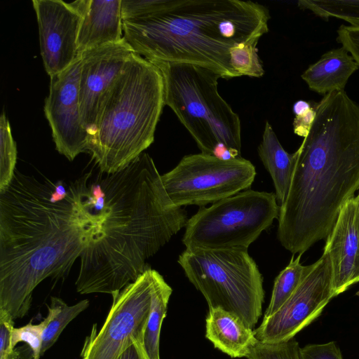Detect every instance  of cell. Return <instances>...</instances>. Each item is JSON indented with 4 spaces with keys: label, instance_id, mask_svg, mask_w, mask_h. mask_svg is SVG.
Listing matches in <instances>:
<instances>
[{
    "label": "cell",
    "instance_id": "obj_1",
    "mask_svg": "<svg viewBox=\"0 0 359 359\" xmlns=\"http://www.w3.org/2000/svg\"><path fill=\"white\" fill-rule=\"evenodd\" d=\"M90 172L68 185L52 203L55 183L15 170L0 191V310L25 316L32 292L44 279L66 275L97 231L88 198Z\"/></svg>",
    "mask_w": 359,
    "mask_h": 359
},
{
    "label": "cell",
    "instance_id": "obj_2",
    "mask_svg": "<svg viewBox=\"0 0 359 359\" xmlns=\"http://www.w3.org/2000/svg\"><path fill=\"white\" fill-rule=\"evenodd\" d=\"M104 175L97 177L106 194L104 219L80 256L76 287L81 294H118L149 269L146 261L188 220L148 154Z\"/></svg>",
    "mask_w": 359,
    "mask_h": 359
},
{
    "label": "cell",
    "instance_id": "obj_3",
    "mask_svg": "<svg viewBox=\"0 0 359 359\" xmlns=\"http://www.w3.org/2000/svg\"><path fill=\"white\" fill-rule=\"evenodd\" d=\"M316 116L294 152L287 196L280 206L277 236L302 255L331 233L344 204L359 190V104L344 90L316 102Z\"/></svg>",
    "mask_w": 359,
    "mask_h": 359
},
{
    "label": "cell",
    "instance_id": "obj_4",
    "mask_svg": "<svg viewBox=\"0 0 359 359\" xmlns=\"http://www.w3.org/2000/svg\"><path fill=\"white\" fill-rule=\"evenodd\" d=\"M123 37L150 62L196 65L229 79L238 76L230 50L257 44L269 31V10L252 1L128 0Z\"/></svg>",
    "mask_w": 359,
    "mask_h": 359
},
{
    "label": "cell",
    "instance_id": "obj_5",
    "mask_svg": "<svg viewBox=\"0 0 359 359\" xmlns=\"http://www.w3.org/2000/svg\"><path fill=\"white\" fill-rule=\"evenodd\" d=\"M165 105L160 69L133 53L105 95L87 150L100 172H116L137 158L154 140Z\"/></svg>",
    "mask_w": 359,
    "mask_h": 359
},
{
    "label": "cell",
    "instance_id": "obj_6",
    "mask_svg": "<svg viewBox=\"0 0 359 359\" xmlns=\"http://www.w3.org/2000/svg\"><path fill=\"white\" fill-rule=\"evenodd\" d=\"M151 62L163 76L165 105L174 111L201 153L214 155L219 146H225L233 157L241 156V121L218 92L221 76L196 65Z\"/></svg>",
    "mask_w": 359,
    "mask_h": 359
},
{
    "label": "cell",
    "instance_id": "obj_7",
    "mask_svg": "<svg viewBox=\"0 0 359 359\" xmlns=\"http://www.w3.org/2000/svg\"><path fill=\"white\" fill-rule=\"evenodd\" d=\"M177 262L209 309H222L250 328L255 326L264 291L262 276L248 250L186 248Z\"/></svg>",
    "mask_w": 359,
    "mask_h": 359
},
{
    "label": "cell",
    "instance_id": "obj_8",
    "mask_svg": "<svg viewBox=\"0 0 359 359\" xmlns=\"http://www.w3.org/2000/svg\"><path fill=\"white\" fill-rule=\"evenodd\" d=\"M275 194L247 189L202 206L187 222L186 248L245 250L278 218Z\"/></svg>",
    "mask_w": 359,
    "mask_h": 359
},
{
    "label": "cell",
    "instance_id": "obj_9",
    "mask_svg": "<svg viewBox=\"0 0 359 359\" xmlns=\"http://www.w3.org/2000/svg\"><path fill=\"white\" fill-rule=\"evenodd\" d=\"M255 176V166L241 156L221 158L201 153L184 156L161 180L176 206L202 207L250 188Z\"/></svg>",
    "mask_w": 359,
    "mask_h": 359
},
{
    "label": "cell",
    "instance_id": "obj_10",
    "mask_svg": "<svg viewBox=\"0 0 359 359\" xmlns=\"http://www.w3.org/2000/svg\"><path fill=\"white\" fill-rule=\"evenodd\" d=\"M151 269L118 294L101 329L93 325L84 341L81 359H118L134 339H144L151 300Z\"/></svg>",
    "mask_w": 359,
    "mask_h": 359
},
{
    "label": "cell",
    "instance_id": "obj_11",
    "mask_svg": "<svg viewBox=\"0 0 359 359\" xmlns=\"http://www.w3.org/2000/svg\"><path fill=\"white\" fill-rule=\"evenodd\" d=\"M332 268L330 256L323 252L311 271L273 315L264 318L254 330L260 342L278 344L295 334L319 316L330 300L334 297Z\"/></svg>",
    "mask_w": 359,
    "mask_h": 359
},
{
    "label": "cell",
    "instance_id": "obj_12",
    "mask_svg": "<svg viewBox=\"0 0 359 359\" xmlns=\"http://www.w3.org/2000/svg\"><path fill=\"white\" fill-rule=\"evenodd\" d=\"M81 57L63 72L50 76L44 112L56 149L69 161L87 150L88 134L79 109V81Z\"/></svg>",
    "mask_w": 359,
    "mask_h": 359
},
{
    "label": "cell",
    "instance_id": "obj_13",
    "mask_svg": "<svg viewBox=\"0 0 359 359\" xmlns=\"http://www.w3.org/2000/svg\"><path fill=\"white\" fill-rule=\"evenodd\" d=\"M133 53L123 37L118 42L92 48L79 55L81 57L79 109L82 125L88 138L95 132L105 95Z\"/></svg>",
    "mask_w": 359,
    "mask_h": 359
},
{
    "label": "cell",
    "instance_id": "obj_14",
    "mask_svg": "<svg viewBox=\"0 0 359 359\" xmlns=\"http://www.w3.org/2000/svg\"><path fill=\"white\" fill-rule=\"evenodd\" d=\"M32 4L39 27L41 55L50 77L65 70L76 59L82 15L73 2L33 0Z\"/></svg>",
    "mask_w": 359,
    "mask_h": 359
},
{
    "label": "cell",
    "instance_id": "obj_15",
    "mask_svg": "<svg viewBox=\"0 0 359 359\" xmlns=\"http://www.w3.org/2000/svg\"><path fill=\"white\" fill-rule=\"evenodd\" d=\"M358 250L359 211L354 196L341 208L324 248L332 264L335 297L353 285Z\"/></svg>",
    "mask_w": 359,
    "mask_h": 359
},
{
    "label": "cell",
    "instance_id": "obj_16",
    "mask_svg": "<svg viewBox=\"0 0 359 359\" xmlns=\"http://www.w3.org/2000/svg\"><path fill=\"white\" fill-rule=\"evenodd\" d=\"M73 4L82 15L78 55L123 39L121 0H78Z\"/></svg>",
    "mask_w": 359,
    "mask_h": 359
},
{
    "label": "cell",
    "instance_id": "obj_17",
    "mask_svg": "<svg viewBox=\"0 0 359 359\" xmlns=\"http://www.w3.org/2000/svg\"><path fill=\"white\" fill-rule=\"evenodd\" d=\"M205 323L206 337L215 348L232 358L246 357L257 341L252 329L222 309H209Z\"/></svg>",
    "mask_w": 359,
    "mask_h": 359
},
{
    "label": "cell",
    "instance_id": "obj_18",
    "mask_svg": "<svg viewBox=\"0 0 359 359\" xmlns=\"http://www.w3.org/2000/svg\"><path fill=\"white\" fill-rule=\"evenodd\" d=\"M358 69V64L341 46L325 53L301 77L310 90L325 95L344 90L348 79Z\"/></svg>",
    "mask_w": 359,
    "mask_h": 359
},
{
    "label": "cell",
    "instance_id": "obj_19",
    "mask_svg": "<svg viewBox=\"0 0 359 359\" xmlns=\"http://www.w3.org/2000/svg\"><path fill=\"white\" fill-rule=\"evenodd\" d=\"M258 154L273 180L276 200L280 206L289 192L296 161L295 154H289L284 149L268 121L265 123Z\"/></svg>",
    "mask_w": 359,
    "mask_h": 359
},
{
    "label": "cell",
    "instance_id": "obj_20",
    "mask_svg": "<svg viewBox=\"0 0 359 359\" xmlns=\"http://www.w3.org/2000/svg\"><path fill=\"white\" fill-rule=\"evenodd\" d=\"M151 300L144 344L150 359H160L161 329L172 290L157 271L151 269Z\"/></svg>",
    "mask_w": 359,
    "mask_h": 359
},
{
    "label": "cell",
    "instance_id": "obj_21",
    "mask_svg": "<svg viewBox=\"0 0 359 359\" xmlns=\"http://www.w3.org/2000/svg\"><path fill=\"white\" fill-rule=\"evenodd\" d=\"M89 305L88 299L69 306L62 299L51 297L50 304L48 306V315L44 318L46 325L42 333L41 355L52 347L67 325Z\"/></svg>",
    "mask_w": 359,
    "mask_h": 359
},
{
    "label": "cell",
    "instance_id": "obj_22",
    "mask_svg": "<svg viewBox=\"0 0 359 359\" xmlns=\"http://www.w3.org/2000/svg\"><path fill=\"white\" fill-rule=\"evenodd\" d=\"M301 257L299 255L294 259L292 256L289 264L276 278L271 300L264 318L276 313L313 269L314 264L309 266L300 264Z\"/></svg>",
    "mask_w": 359,
    "mask_h": 359
},
{
    "label": "cell",
    "instance_id": "obj_23",
    "mask_svg": "<svg viewBox=\"0 0 359 359\" xmlns=\"http://www.w3.org/2000/svg\"><path fill=\"white\" fill-rule=\"evenodd\" d=\"M297 5L325 20L336 18L359 26V0H300Z\"/></svg>",
    "mask_w": 359,
    "mask_h": 359
},
{
    "label": "cell",
    "instance_id": "obj_24",
    "mask_svg": "<svg viewBox=\"0 0 359 359\" xmlns=\"http://www.w3.org/2000/svg\"><path fill=\"white\" fill-rule=\"evenodd\" d=\"M17 161L16 144L4 113L0 117V191L11 183Z\"/></svg>",
    "mask_w": 359,
    "mask_h": 359
},
{
    "label": "cell",
    "instance_id": "obj_25",
    "mask_svg": "<svg viewBox=\"0 0 359 359\" xmlns=\"http://www.w3.org/2000/svg\"><path fill=\"white\" fill-rule=\"evenodd\" d=\"M231 65L238 76L260 77L264 74L257 44L243 43L230 50Z\"/></svg>",
    "mask_w": 359,
    "mask_h": 359
},
{
    "label": "cell",
    "instance_id": "obj_26",
    "mask_svg": "<svg viewBox=\"0 0 359 359\" xmlns=\"http://www.w3.org/2000/svg\"><path fill=\"white\" fill-rule=\"evenodd\" d=\"M299 346L294 338L278 344L262 343L258 340L250 348L248 359H299Z\"/></svg>",
    "mask_w": 359,
    "mask_h": 359
},
{
    "label": "cell",
    "instance_id": "obj_27",
    "mask_svg": "<svg viewBox=\"0 0 359 359\" xmlns=\"http://www.w3.org/2000/svg\"><path fill=\"white\" fill-rule=\"evenodd\" d=\"M46 325L43 319L39 324H32L31 320L20 327H14L12 334V345L13 348L19 342H25L32 349L33 359H39L42 346V333Z\"/></svg>",
    "mask_w": 359,
    "mask_h": 359
},
{
    "label": "cell",
    "instance_id": "obj_28",
    "mask_svg": "<svg viewBox=\"0 0 359 359\" xmlns=\"http://www.w3.org/2000/svg\"><path fill=\"white\" fill-rule=\"evenodd\" d=\"M299 359H343L334 341L308 344L299 348Z\"/></svg>",
    "mask_w": 359,
    "mask_h": 359
},
{
    "label": "cell",
    "instance_id": "obj_29",
    "mask_svg": "<svg viewBox=\"0 0 359 359\" xmlns=\"http://www.w3.org/2000/svg\"><path fill=\"white\" fill-rule=\"evenodd\" d=\"M337 33V41L342 45L359 65V26L341 25Z\"/></svg>",
    "mask_w": 359,
    "mask_h": 359
},
{
    "label": "cell",
    "instance_id": "obj_30",
    "mask_svg": "<svg viewBox=\"0 0 359 359\" xmlns=\"http://www.w3.org/2000/svg\"><path fill=\"white\" fill-rule=\"evenodd\" d=\"M13 318L5 311L0 310V359H8L13 350L12 334Z\"/></svg>",
    "mask_w": 359,
    "mask_h": 359
},
{
    "label": "cell",
    "instance_id": "obj_31",
    "mask_svg": "<svg viewBox=\"0 0 359 359\" xmlns=\"http://www.w3.org/2000/svg\"><path fill=\"white\" fill-rule=\"evenodd\" d=\"M316 116V102H312V107L305 113L295 116L293 121L294 133L300 137H306Z\"/></svg>",
    "mask_w": 359,
    "mask_h": 359
},
{
    "label": "cell",
    "instance_id": "obj_32",
    "mask_svg": "<svg viewBox=\"0 0 359 359\" xmlns=\"http://www.w3.org/2000/svg\"><path fill=\"white\" fill-rule=\"evenodd\" d=\"M118 359H150L144 344V339H134Z\"/></svg>",
    "mask_w": 359,
    "mask_h": 359
},
{
    "label": "cell",
    "instance_id": "obj_33",
    "mask_svg": "<svg viewBox=\"0 0 359 359\" xmlns=\"http://www.w3.org/2000/svg\"><path fill=\"white\" fill-rule=\"evenodd\" d=\"M68 188L64 185L62 181H58L55 183V189L51 193L50 201L52 203H57L64 200L68 195Z\"/></svg>",
    "mask_w": 359,
    "mask_h": 359
},
{
    "label": "cell",
    "instance_id": "obj_34",
    "mask_svg": "<svg viewBox=\"0 0 359 359\" xmlns=\"http://www.w3.org/2000/svg\"><path fill=\"white\" fill-rule=\"evenodd\" d=\"M33 353L29 346L24 345L15 348L8 359H33Z\"/></svg>",
    "mask_w": 359,
    "mask_h": 359
},
{
    "label": "cell",
    "instance_id": "obj_35",
    "mask_svg": "<svg viewBox=\"0 0 359 359\" xmlns=\"http://www.w3.org/2000/svg\"><path fill=\"white\" fill-rule=\"evenodd\" d=\"M311 107L312 102L299 100L294 103L292 111L295 116H299L307 111Z\"/></svg>",
    "mask_w": 359,
    "mask_h": 359
},
{
    "label": "cell",
    "instance_id": "obj_36",
    "mask_svg": "<svg viewBox=\"0 0 359 359\" xmlns=\"http://www.w3.org/2000/svg\"><path fill=\"white\" fill-rule=\"evenodd\" d=\"M355 200L357 202L358 211H359V193L355 196ZM358 281H359V250H358V256H357L356 262H355V271H354V275H353V284L356 283Z\"/></svg>",
    "mask_w": 359,
    "mask_h": 359
}]
</instances>
